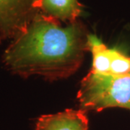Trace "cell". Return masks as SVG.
<instances>
[{"label": "cell", "mask_w": 130, "mask_h": 130, "mask_svg": "<svg viewBox=\"0 0 130 130\" xmlns=\"http://www.w3.org/2000/svg\"><path fill=\"white\" fill-rule=\"evenodd\" d=\"M111 74L113 76H122L130 73V57L116 48H110Z\"/></svg>", "instance_id": "52a82bcc"}, {"label": "cell", "mask_w": 130, "mask_h": 130, "mask_svg": "<svg viewBox=\"0 0 130 130\" xmlns=\"http://www.w3.org/2000/svg\"><path fill=\"white\" fill-rule=\"evenodd\" d=\"M77 99L85 111H101L112 107L130 111V73L113 76L90 71L80 83Z\"/></svg>", "instance_id": "7a4b0ae2"}, {"label": "cell", "mask_w": 130, "mask_h": 130, "mask_svg": "<svg viewBox=\"0 0 130 130\" xmlns=\"http://www.w3.org/2000/svg\"><path fill=\"white\" fill-rule=\"evenodd\" d=\"M1 41H2V40H1V38H0V43H1Z\"/></svg>", "instance_id": "ba28073f"}, {"label": "cell", "mask_w": 130, "mask_h": 130, "mask_svg": "<svg viewBox=\"0 0 130 130\" xmlns=\"http://www.w3.org/2000/svg\"><path fill=\"white\" fill-rule=\"evenodd\" d=\"M88 51L93 55V64L91 72L102 75L111 74V55L110 48L103 43L95 35H88Z\"/></svg>", "instance_id": "8992f818"}, {"label": "cell", "mask_w": 130, "mask_h": 130, "mask_svg": "<svg viewBox=\"0 0 130 130\" xmlns=\"http://www.w3.org/2000/svg\"><path fill=\"white\" fill-rule=\"evenodd\" d=\"M88 35L81 25L61 27L55 19L37 13L7 48L2 62L22 77L40 75L54 80L78 70L87 48Z\"/></svg>", "instance_id": "6da1fadb"}, {"label": "cell", "mask_w": 130, "mask_h": 130, "mask_svg": "<svg viewBox=\"0 0 130 130\" xmlns=\"http://www.w3.org/2000/svg\"><path fill=\"white\" fill-rule=\"evenodd\" d=\"M34 7L48 17L73 23L82 12V5L77 0H36Z\"/></svg>", "instance_id": "5b68a950"}, {"label": "cell", "mask_w": 130, "mask_h": 130, "mask_svg": "<svg viewBox=\"0 0 130 130\" xmlns=\"http://www.w3.org/2000/svg\"><path fill=\"white\" fill-rule=\"evenodd\" d=\"M36 130H88V119L85 111L67 109L56 114L40 116Z\"/></svg>", "instance_id": "277c9868"}, {"label": "cell", "mask_w": 130, "mask_h": 130, "mask_svg": "<svg viewBox=\"0 0 130 130\" xmlns=\"http://www.w3.org/2000/svg\"><path fill=\"white\" fill-rule=\"evenodd\" d=\"M36 0H0V38L14 39L37 14Z\"/></svg>", "instance_id": "3957f363"}]
</instances>
